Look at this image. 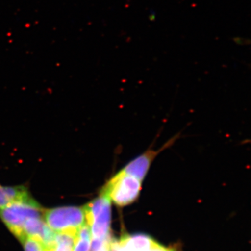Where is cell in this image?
<instances>
[{
	"instance_id": "6da1fadb",
	"label": "cell",
	"mask_w": 251,
	"mask_h": 251,
	"mask_svg": "<svg viewBox=\"0 0 251 251\" xmlns=\"http://www.w3.org/2000/svg\"><path fill=\"white\" fill-rule=\"evenodd\" d=\"M44 209L31 196L8 203L0 209V218L9 230L21 240L27 220L44 217Z\"/></svg>"
},
{
	"instance_id": "7a4b0ae2",
	"label": "cell",
	"mask_w": 251,
	"mask_h": 251,
	"mask_svg": "<svg viewBox=\"0 0 251 251\" xmlns=\"http://www.w3.org/2000/svg\"><path fill=\"white\" fill-rule=\"evenodd\" d=\"M143 181L120 170L112 175L102 188L103 191L115 205L126 206L139 198Z\"/></svg>"
},
{
	"instance_id": "3957f363",
	"label": "cell",
	"mask_w": 251,
	"mask_h": 251,
	"mask_svg": "<svg viewBox=\"0 0 251 251\" xmlns=\"http://www.w3.org/2000/svg\"><path fill=\"white\" fill-rule=\"evenodd\" d=\"M44 219L50 228L57 233L76 234L87 223L84 206H59L47 209L44 211Z\"/></svg>"
},
{
	"instance_id": "277c9868",
	"label": "cell",
	"mask_w": 251,
	"mask_h": 251,
	"mask_svg": "<svg viewBox=\"0 0 251 251\" xmlns=\"http://www.w3.org/2000/svg\"><path fill=\"white\" fill-rule=\"evenodd\" d=\"M112 202L100 191L98 197L84 206L86 221L90 226L92 238L105 239L110 234L112 217Z\"/></svg>"
},
{
	"instance_id": "5b68a950",
	"label": "cell",
	"mask_w": 251,
	"mask_h": 251,
	"mask_svg": "<svg viewBox=\"0 0 251 251\" xmlns=\"http://www.w3.org/2000/svg\"><path fill=\"white\" fill-rule=\"evenodd\" d=\"M176 137L168 140L165 145H163L161 148L158 150H153L150 149L147 150L145 152L141 153L139 156L135 157L132 161L128 162L123 168L122 171L125 173H128L132 176H135L137 179L143 181L146 178L151 168V165L153 161L156 159L158 155L166 149L169 148L171 145L174 144L175 140H176Z\"/></svg>"
},
{
	"instance_id": "8992f818",
	"label": "cell",
	"mask_w": 251,
	"mask_h": 251,
	"mask_svg": "<svg viewBox=\"0 0 251 251\" xmlns=\"http://www.w3.org/2000/svg\"><path fill=\"white\" fill-rule=\"evenodd\" d=\"M153 239L147 234L125 235L113 245V251H149Z\"/></svg>"
},
{
	"instance_id": "52a82bcc",
	"label": "cell",
	"mask_w": 251,
	"mask_h": 251,
	"mask_svg": "<svg viewBox=\"0 0 251 251\" xmlns=\"http://www.w3.org/2000/svg\"><path fill=\"white\" fill-rule=\"evenodd\" d=\"M30 196L24 186H4L0 184V209L8 203Z\"/></svg>"
},
{
	"instance_id": "ba28073f",
	"label": "cell",
	"mask_w": 251,
	"mask_h": 251,
	"mask_svg": "<svg viewBox=\"0 0 251 251\" xmlns=\"http://www.w3.org/2000/svg\"><path fill=\"white\" fill-rule=\"evenodd\" d=\"M92 240V231L90 226L86 223L75 234L74 251H90Z\"/></svg>"
},
{
	"instance_id": "9c48e42d",
	"label": "cell",
	"mask_w": 251,
	"mask_h": 251,
	"mask_svg": "<svg viewBox=\"0 0 251 251\" xmlns=\"http://www.w3.org/2000/svg\"><path fill=\"white\" fill-rule=\"evenodd\" d=\"M75 234L57 233L54 247L50 251H74Z\"/></svg>"
},
{
	"instance_id": "30bf717a",
	"label": "cell",
	"mask_w": 251,
	"mask_h": 251,
	"mask_svg": "<svg viewBox=\"0 0 251 251\" xmlns=\"http://www.w3.org/2000/svg\"><path fill=\"white\" fill-rule=\"evenodd\" d=\"M25 251H46L43 244L37 239L29 237H25L21 239Z\"/></svg>"
},
{
	"instance_id": "8fae6325",
	"label": "cell",
	"mask_w": 251,
	"mask_h": 251,
	"mask_svg": "<svg viewBox=\"0 0 251 251\" xmlns=\"http://www.w3.org/2000/svg\"><path fill=\"white\" fill-rule=\"evenodd\" d=\"M149 251H179L177 248L174 247H166L153 239Z\"/></svg>"
}]
</instances>
